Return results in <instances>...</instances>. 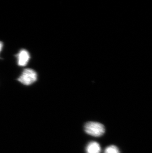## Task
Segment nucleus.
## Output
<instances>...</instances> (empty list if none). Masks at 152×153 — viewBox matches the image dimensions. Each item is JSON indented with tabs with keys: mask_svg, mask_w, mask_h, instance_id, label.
Wrapping results in <instances>:
<instances>
[{
	"mask_svg": "<svg viewBox=\"0 0 152 153\" xmlns=\"http://www.w3.org/2000/svg\"><path fill=\"white\" fill-rule=\"evenodd\" d=\"M85 131L88 134L94 137H100L104 134V126L100 123L91 121L85 124Z\"/></svg>",
	"mask_w": 152,
	"mask_h": 153,
	"instance_id": "1",
	"label": "nucleus"
},
{
	"mask_svg": "<svg viewBox=\"0 0 152 153\" xmlns=\"http://www.w3.org/2000/svg\"><path fill=\"white\" fill-rule=\"evenodd\" d=\"M37 79V74L36 71L30 68H26L24 70L17 80L24 85H30L34 83Z\"/></svg>",
	"mask_w": 152,
	"mask_h": 153,
	"instance_id": "2",
	"label": "nucleus"
},
{
	"mask_svg": "<svg viewBox=\"0 0 152 153\" xmlns=\"http://www.w3.org/2000/svg\"><path fill=\"white\" fill-rule=\"evenodd\" d=\"M18 59V65L21 67H24L27 65L29 62L30 56L29 52L26 50H21L16 55Z\"/></svg>",
	"mask_w": 152,
	"mask_h": 153,
	"instance_id": "3",
	"label": "nucleus"
},
{
	"mask_svg": "<svg viewBox=\"0 0 152 153\" xmlns=\"http://www.w3.org/2000/svg\"><path fill=\"white\" fill-rule=\"evenodd\" d=\"M86 151V153H100L101 149L97 142L92 141L88 144Z\"/></svg>",
	"mask_w": 152,
	"mask_h": 153,
	"instance_id": "4",
	"label": "nucleus"
},
{
	"mask_svg": "<svg viewBox=\"0 0 152 153\" xmlns=\"http://www.w3.org/2000/svg\"><path fill=\"white\" fill-rule=\"evenodd\" d=\"M104 153H120V152L117 146L111 145L105 149Z\"/></svg>",
	"mask_w": 152,
	"mask_h": 153,
	"instance_id": "5",
	"label": "nucleus"
},
{
	"mask_svg": "<svg viewBox=\"0 0 152 153\" xmlns=\"http://www.w3.org/2000/svg\"><path fill=\"white\" fill-rule=\"evenodd\" d=\"M3 44L2 42H1L0 41V52L1 51V49H2V48H3Z\"/></svg>",
	"mask_w": 152,
	"mask_h": 153,
	"instance_id": "6",
	"label": "nucleus"
}]
</instances>
